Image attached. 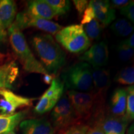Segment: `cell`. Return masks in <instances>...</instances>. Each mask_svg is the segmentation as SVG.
<instances>
[{"instance_id":"6da1fadb","label":"cell","mask_w":134,"mask_h":134,"mask_svg":"<svg viewBox=\"0 0 134 134\" xmlns=\"http://www.w3.org/2000/svg\"><path fill=\"white\" fill-rule=\"evenodd\" d=\"M32 45L40 63L49 75H56L66 63V53L50 34L35 35Z\"/></svg>"},{"instance_id":"7a4b0ae2","label":"cell","mask_w":134,"mask_h":134,"mask_svg":"<svg viewBox=\"0 0 134 134\" xmlns=\"http://www.w3.org/2000/svg\"><path fill=\"white\" fill-rule=\"evenodd\" d=\"M10 43L23 68L29 73L49 75L30 49L21 30L14 23L8 29Z\"/></svg>"},{"instance_id":"3957f363","label":"cell","mask_w":134,"mask_h":134,"mask_svg":"<svg viewBox=\"0 0 134 134\" xmlns=\"http://www.w3.org/2000/svg\"><path fill=\"white\" fill-rule=\"evenodd\" d=\"M62 79L67 89L76 91H91L93 90L92 67L88 63L79 62L63 71Z\"/></svg>"},{"instance_id":"277c9868","label":"cell","mask_w":134,"mask_h":134,"mask_svg":"<svg viewBox=\"0 0 134 134\" xmlns=\"http://www.w3.org/2000/svg\"><path fill=\"white\" fill-rule=\"evenodd\" d=\"M55 38L72 53H83L91 46V41L84 31L83 25L73 24L62 28L55 35Z\"/></svg>"},{"instance_id":"5b68a950","label":"cell","mask_w":134,"mask_h":134,"mask_svg":"<svg viewBox=\"0 0 134 134\" xmlns=\"http://www.w3.org/2000/svg\"><path fill=\"white\" fill-rule=\"evenodd\" d=\"M67 97L78 120H88L96 109V107L104 101V97L95 92L86 93L70 90L67 92Z\"/></svg>"},{"instance_id":"8992f818","label":"cell","mask_w":134,"mask_h":134,"mask_svg":"<svg viewBox=\"0 0 134 134\" xmlns=\"http://www.w3.org/2000/svg\"><path fill=\"white\" fill-rule=\"evenodd\" d=\"M53 128L63 130L76 124L78 120L76 113L66 95L60 98L51 113Z\"/></svg>"},{"instance_id":"52a82bcc","label":"cell","mask_w":134,"mask_h":134,"mask_svg":"<svg viewBox=\"0 0 134 134\" xmlns=\"http://www.w3.org/2000/svg\"><path fill=\"white\" fill-rule=\"evenodd\" d=\"M14 23L21 30L34 27L52 35H56L63 28L62 26L55 22L37 18L26 11L18 13Z\"/></svg>"},{"instance_id":"ba28073f","label":"cell","mask_w":134,"mask_h":134,"mask_svg":"<svg viewBox=\"0 0 134 134\" xmlns=\"http://www.w3.org/2000/svg\"><path fill=\"white\" fill-rule=\"evenodd\" d=\"M64 87V83L59 78L53 79L49 88L42 96L35 107V113L38 114H43L53 109L62 97Z\"/></svg>"},{"instance_id":"9c48e42d","label":"cell","mask_w":134,"mask_h":134,"mask_svg":"<svg viewBox=\"0 0 134 134\" xmlns=\"http://www.w3.org/2000/svg\"><path fill=\"white\" fill-rule=\"evenodd\" d=\"M34 100L16 94L10 90H0V116L14 114L18 109L31 105Z\"/></svg>"},{"instance_id":"30bf717a","label":"cell","mask_w":134,"mask_h":134,"mask_svg":"<svg viewBox=\"0 0 134 134\" xmlns=\"http://www.w3.org/2000/svg\"><path fill=\"white\" fill-rule=\"evenodd\" d=\"M108 45L104 41L94 44L79 57L81 61L88 63L93 68L104 66L108 63Z\"/></svg>"},{"instance_id":"8fae6325","label":"cell","mask_w":134,"mask_h":134,"mask_svg":"<svg viewBox=\"0 0 134 134\" xmlns=\"http://www.w3.org/2000/svg\"><path fill=\"white\" fill-rule=\"evenodd\" d=\"M128 123L125 116L103 115L97 118L93 125H99L105 134H125Z\"/></svg>"},{"instance_id":"7c38bea8","label":"cell","mask_w":134,"mask_h":134,"mask_svg":"<svg viewBox=\"0 0 134 134\" xmlns=\"http://www.w3.org/2000/svg\"><path fill=\"white\" fill-rule=\"evenodd\" d=\"M19 127L23 134H54L53 127L45 119L23 120Z\"/></svg>"},{"instance_id":"4fadbf2b","label":"cell","mask_w":134,"mask_h":134,"mask_svg":"<svg viewBox=\"0 0 134 134\" xmlns=\"http://www.w3.org/2000/svg\"><path fill=\"white\" fill-rule=\"evenodd\" d=\"M89 4L93 8L95 18L104 27L108 26L115 19V9L110 8L109 1L94 0L89 1Z\"/></svg>"},{"instance_id":"5bb4252c","label":"cell","mask_w":134,"mask_h":134,"mask_svg":"<svg viewBox=\"0 0 134 134\" xmlns=\"http://www.w3.org/2000/svg\"><path fill=\"white\" fill-rule=\"evenodd\" d=\"M19 75V68L14 61L0 65V90L12 88Z\"/></svg>"},{"instance_id":"9a60e30c","label":"cell","mask_w":134,"mask_h":134,"mask_svg":"<svg viewBox=\"0 0 134 134\" xmlns=\"http://www.w3.org/2000/svg\"><path fill=\"white\" fill-rule=\"evenodd\" d=\"M17 16V6L14 1H0V27L6 31L14 23Z\"/></svg>"},{"instance_id":"2e32d148","label":"cell","mask_w":134,"mask_h":134,"mask_svg":"<svg viewBox=\"0 0 134 134\" xmlns=\"http://www.w3.org/2000/svg\"><path fill=\"white\" fill-rule=\"evenodd\" d=\"M26 11L34 16L49 21L57 16L55 11L46 0L29 1L27 3V9Z\"/></svg>"},{"instance_id":"e0dca14e","label":"cell","mask_w":134,"mask_h":134,"mask_svg":"<svg viewBox=\"0 0 134 134\" xmlns=\"http://www.w3.org/2000/svg\"><path fill=\"white\" fill-rule=\"evenodd\" d=\"M92 75L95 93L104 97L110 85L109 71L103 68H92Z\"/></svg>"},{"instance_id":"ac0fdd59","label":"cell","mask_w":134,"mask_h":134,"mask_svg":"<svg viewBox=\"0 0 134 134\" xmlns=\"http://www.w3.org/2000/svg\"><path fill=\"white\" fill-rule=\"evenodd\" d=\"M127 105V91L125 88H117L114 91L110 100L112 115L117 117L125 116Z\"/></svg>"},{"instance_id":"d6986e66","label":"cell","mask_w":134,"mask_h":134,"mask_svg":"<svg viewBox=\"0 0 134 134\" xmlns=\"http://www.w3.org/2000/svg\"><path fill=\"white\" fill-rule=\"evenodd\" d=\"M26 114V111H21L10 116H0V134L13 132L23 121Z\"/></svg>"},{"instance_id":"ffe728a7","label":"cell","mask_w":134,"mask_h":134,"mask_svg":"<svg viewBox=\"0 0 134 134\" xmlns=\"http://www.w3.org/2000/svg\"><path fill=\"white\" fill-rule=\"evenodd\" d=\"M110 29L117 36L127 37L133 32L134 26L128 20L119 19L111 25Z\"/></svg>"},{"instance_id":"44dd1931","label":"cell","mask_w":134,"mask_h":134,"mask_svg":"<svg viewBox=\"0 0 134 134\" xmlns=\"http://www.w3.org/2000/svg\"><path fill=\"white\" fill-rule=\"evenodd\" d=\"M115 81L123 85H134V65L125 67L117 73Z\"/></svg>"},{"instance_id":"7402d4cb","label":"cell","mask_w":134,"mask_h":134,"mask_svg":"<svg viewBox=\"0 0 134 134\" xmlns=\"http://www.w3.org/2000/svg\"><path fill=\"white\" fill-rule=\"evenodd\" d=\"M83 27L84 31L89 39L93 41L99 39L103 27L96 18L93 19L88 24H85Z\"/></svg>"},{"instance_id":"603a6c76","label":"cell","mask_w":134,"mask_h":134,"mask_svg":"<svg viewBox=\"0 0 134 134\" xmlns=\"http://www.w3.org/2000/svg\"><path fill=\"white\" fill-rule=\"evenodd\" d=\"M127 105L125 117L129 122L134 120V85L127 87Z\"/></svg>"},{"instance_id":"cb8c5ba5","label":"cell","mask_w":134,"mask_h":134,"mask_svg":"<svg viewBox=\"0 0 134 134\" xmlns=\"http://www.w3.org/2000/svg\"><path fill=\"white\" fill-rule=\"evenodd\" d=\"M53 8L57 16L66 14L70 10V1L68 0H46Z\"/></svg>"},{"instance_id":"d4e9b609","label":"cell","mask_w":134,"mask_h":134,"mask_svg":"<svg viewBox=\"0 0 134 134\" xmlns=\"http://www.w3.org/2000/svg\"><path fill=\"white\" fill-rule=\"evenodd\" d=\"M119 59L122 62H127L134 58V48L124 44L120 42L117 48Z\"/></svg>"},{"instance_id":"484cf974","label":"cell","mask_w":134,"mask_h":134,"mask_svg":"<svg viewBox=\"0 0 134 134\" xmlns=\"http://www.w3.org/2000/svg\"><path fill=\"white\" fill-rule=\"evenodd\" d=\"M88 129V125L76 124L66 129L61 130V134H87Z\"/></svg>"},{"instance_id":"4316f807","label":"cell","mask_w":134,"mask_h":134,"mask_svg":"<svg viewBox=\"0 0 134 134\" xmlns=\"http://www.w3.org/2000/svg\"><path fill=\"white\" fill-rule=\"evenodd\" d=\"M120 14L127 17L134 26V1H130L129 4L120 8Z\"/></svg>"},{"instance_id":"83f0119b","label":"cell","mask_w":134,"mask_h":134,"mask_svg":"<svg viewBox=\"0 0 134 134\" xmlns=\"http://www.w3.org/2000/svg\"><path fill=\"white\" fill-rule=\"evenodd\" d=\"M95 18V15L94 12V10L93 8L91 7V6L89 4L88 6L87 7L86 10L85 11V12L83 13V18L81 19V25H85L86 24L91 22L92 20Z\"/></svg>"},{"instance_id":"f1b7e54d","label":"cell","mask_w":134,"mask_h":134,"mask_svg":"<svg viewBox=\"0 0 134 134\" xmlns=\"http://www.w3.org/2000/svg\"><path fill=\"white\" fill-rule=\"evenodd\" d=\"M73 3L80 15L83 14L89 5V1L86 0H74Z\"/></svg>"},{"instance_id":"f546056e","label":"cell","mask_w":134,"mask_h":134,"mask_svg":"<svg viewBox=\"0 0 134 134\" xmlns=\"http://www.w3.org/2000/svg\"><path fill=\"white\" fill-rule=\"evenodd\" d=\"M87 134H105L99 125H93L91 127H89Z\"/></svg>"},{"instance_id":"4dcf8cb0","label":"cell","mask_w":134,"mask_h":134,"mask_svg":"<svg viewBox=\"0 0 134 134\" xmlns=\"http://www.w3.org/2000/svg\"><path fill=\"white\" fill-rule=\"evenodd\" d=\"M111 2L112 4L114 7L122 8L129 4L130 1H128V0H113Z\"/></svg>"},{"instance_id":"1f68e13d","label":"cell","mask_w":134,"mask_h":134,"mask_svg":"<svg viewBox=\"0 0 134 134\" xmlns=\"http://www.w3.org/2000/svg\"><path fill=\"white\" fill-rule=\"evenodd\" d=\"M121 42L127 46L130 47L134 48V32H132V35L129 37L124 40V41H122Z\"/></svg>"},{"instance_id":"d6a6232c","label":"cell","mask_w":134,"mask_h":134,"mask_svg":"<svg viewBox=\"0 0 134 134\" xmlns=\"http://www.w3.org/2000/svg\"><path fill=\"white\" fill-rule=\"evenodd\" d=\"M6 36H7L6 31H4L0 27V41H4V40H6Z\"/></svg>"},{"instance_id":"836d02e7","label":"cell","mask_w":134,"mask_h":134,"mask_svg":"<svg viewBox=\"0 0 134 134\" xmlns=\"http://www.w3.org/2000/svg\"><path fill=\"white\" fill-rule=\"evenodd\" d=\"M53 80L52 76L50 75H44V81L47 83H51L52 81Z\"/></svg>"},{"instance_id":"e575fe53","label":"cell","mask_w":134,"mask_h":134,"mask_svg":"<svg viewBox=\"0 0 134 134\" xmlns=\"http://www.w3.org/2000/svg\"><path fill=\"white\" fill-rule=\"evenodd\" d=\"M127 134H134V121L132 124L127 131Z\"/></svg>"},{"instance_id":"d590c367","label":"cell","mask_w":134,"mask_h":134,"mask_svg":"<svg viewBox=\"0 0 134 134\" xmlns=\"http://www.w3.org/2000/svg\"><path fill=\"white\" fill-rule=\"evenodd\" d=\"M5 58H6V55L0 52V63H1V62H3V60H4Z\"/></svg>"},{"instance_id":"8d00e7d4","label":"cell","mask_w":134,"mask_h":134,"mask_svg":"<svg viewBox=\"0 0 134 134\" xmlns=\"http://www.w3.org/2000/svg\"><path fill=\"white\" fill-rule=\"evenodd\" d=\"M3 134H16V133H14L13 132H8V133H3Z\"/></svg>"},{"instance_id":"74e56055","label":"cell","mask_w":134,"mask_h":134,"mask_svg":"<svg viewBox=\"0 0 134 134\" xmlns=\"http://www.w3.org/2000/svg\"><path fill=\"white\" fill-rule=\"evenodd\" d=\"M133 62H134V58H133ZM133 65H134V63H133Z\"/></svg>"}]
</instances>
